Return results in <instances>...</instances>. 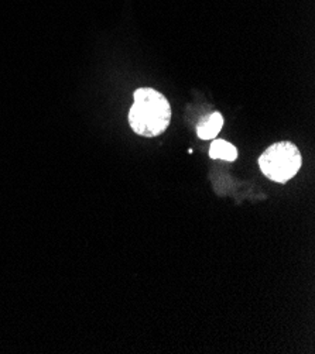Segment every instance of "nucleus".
Wrapping results in <instances>:
<instances>
[{"label": "nucleus", "mask_w": 315, "mask_h": 354, "mask_svg": "<svg viewBox=\"0 0 315 354\" xmlns=\"http://www.w3.org/2000/svg\"><path fill=\"white\" fill-rule=\"evenodd\" d=\"M224 126V118L219 112H214L202 118L201 122L197 124V134L202 140H211L218 136Z\"/></svg>", "instance_id": "nucleus-3"}, {"label": "nucleus", "mask_w": 315, "mask_h": 354, "mask_svg": "<svg viewBox=\"0 0 315 354\" xmlns=\"http://www.w3.org/2000/svg\"><path fill=\"white\" fill-rule=\"evenodd\" d=\"M133 97L134 103L129 111L132 130L143 137L164 133L171 122V106L167 97L152 88L137 89Z\"/></svg>", "instance_id": "nucleus-1"}, {"label": "nucleus", "mask_w": 315, "mask_h": 354, "mask_svg": "<svg viewBox=\"0 0 315 354\" xmlns=\"http://www.w3.org/2000/svg\"><path fill=\"white\" fill-rule=\"evenodd\" d=\"M209 157L214 160H224L232 162L237 158V150L233 145L228 143L226 140L217 138L213 141L211 149H209Z\"/></svg>", "instance_id": "nucleus-4"}, {"label": "nucleus", "mask_w": 315, "mask_h": 354, "mask_svg": "<svg viewBox=\"0 0 315 354\" xmlns=\"http://www.w3.org/2000/svg\"><path fill=\"white\" fill-rule=\"evenodd\" d=\"M262 172L273 183L285 184L300 171L303 157L296 145L280 141L270 146L259 158Z\"/></svg>", "instance_id": "nucleus-2"}]
</instances>
